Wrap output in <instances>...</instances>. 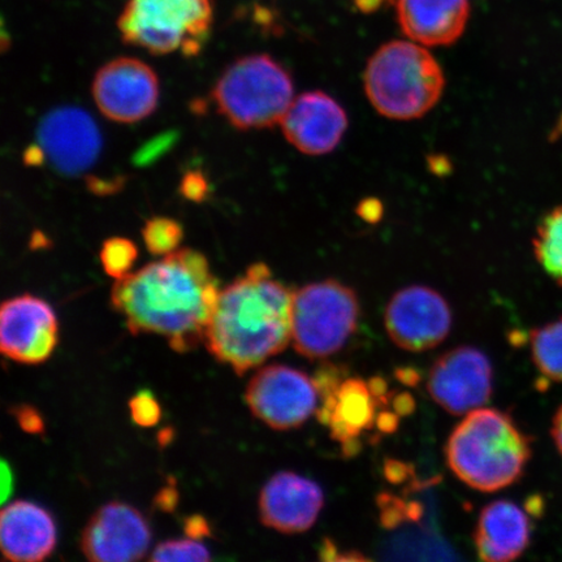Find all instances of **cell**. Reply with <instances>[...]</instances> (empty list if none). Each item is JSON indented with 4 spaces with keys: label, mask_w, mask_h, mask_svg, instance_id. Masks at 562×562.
I'll list each match as a JSON object with an SVG mask.
<instances>
[{
    "label": "cell",
    "mask_w": 562,
    "mask_h": 562,
    "mask_svg": "<svg viewBox=\"0 0 562 562\" xmlns=\"http://www.w3.org/2000/svg\"><path fill=\"white\" fill-rule=\"evenodd\" d=\"M220 294L207 258L178 249L117 279L111 304L133 335L164 336L175 351L187 353L205 342Z\"/></svg>",
    "instance_id": "1"
},
{
    "label": "cell",
    "mask_w": 562,
    "mask_h": 562,
    "mask_svg": "<svg viewBox=\"0 0 562 562\" xmlns=\"http://www.w3.org/2000/svg\"><path fill=\"white\" fill-rule=\"evenodd\" d=\"M292 299L269 266L251 265L221 291L205 336L210 353L237 375L277 356L292 340Z\"/></svg>",
    "instance_id": "2"
},
{
    "label": "cell",
    "mask_w": 562,
    "mask_h": 562,
    "mask_svg": "<svg viewBox=\"0 0 562 562\" xmlns=\"http://www.w3.org/2000/svg\"><path fill=\"white\" fill-rule=\"evenodd\" d=\"M446 456L454 475L469 487L496 492L521 480L532 447L509 414L480 407L457 425Z\"/></svg>",
    "instance_id": "3"
},
{
    "label": "cell",
    "mask_w": 562,
    "mask_h": 562,
    "mask_svg": "<svg viewBox=\"0 0 562 562\" xmlns=\"http://www.w3.org/2000/svg\"><path fill=\"white\" fill-rule=\"evenodd\" d=\"M372 108L393 121H414L430 112L445 91V74L424 45L391 41L379 47L363 75Z\"/></svg>",
    "instance_id": "4"
},
{
    "label": "cell",
    "mask_w": 562,
    "mask_h": 562,
    "mask_svg": "<svg viewBox=\"0 0 562 562\" xmlns=\"http://www.w3.org/2000/svg\"><path fill=\"white\" fill-rule=\"evenodd\" d=\"M211 97L236 130H265L283 121L294 100V86L290 72L272 56L255 54L232 63Z\"/></svg>",
    "instance_id": "5"
},
{
    "label": "cell",
    "mask_w": 562,
    "mask_h": 562,
    "mask_svg": "<svg viewBox=\"0 0 562 562\" xmlns=\"http://www.w3.org/2000/svg\"><path fill=\"white\" fill-rule=\"evenodd\" d=\"M213 25L210 0H130L117 20L125 44L153 55H199Z\"/></svg>",
    "instance_id": "6"
},
{
    "label": "cell",
    "mask_w": 562,
    "mask_h": 562,
    "mask_svg": "<svg viewBox=\"0 0 562 562\" xmlns=\"http://www.w3.org/2000/svg\"><path fill=\"white\" fill-rule=\"evenodd\" d=\"M360 300L350 286L323 280L293 292L292 344L308 360H325L346 346L360 319Z\"/></svg>",
    "instance_id": "7"
},
{
    "label": "cell",
    "mask_w": 562,
    "mask_h": 562,
    "mask_svg": "<svg viewBox=\"0 0 562 562\" xmlns=\"http://www.w3.org/2000/svg\"><path fill=\"white\" fill-rule=\"evenodd\" d=\"M314 381L321 398L316 409L321 424L340 442L344 454H357L364 432L378 427L382 414L379 407L389 403L385 382L382 378H372L369 382L350 378L335 367L322 368Z\"/></svg>",
    "instance_id": "8"
},
{
    "label": "cell",
    "mask_w": 562,
    "mask_h": 562,
    "mask_svg": "<svg viewBox=\"0 0 562 562\" xmlns=\"http://www.w3.org/2000/svg\"><path fill=\"white\" fill-rule=\"evenodd\" d=\"M246 404L273 430L299 428L318 409V386L306 372L270 364L252 376L245 392Z\"/></svg>",
    "instance_id": "9"
},
{
    "label": "cell",
    "mask_w": 562,
    "mask_h": 562,
    "mask_svg": "<svg viewBox=\"0 0 562 562\" xmlns=\"http://www.w3.org/2000/svg\"><path fill=\"white\" fill-rule=\"evenodd\" d=\"M386 334L414 353L440 346L451 333V306L430 286L411 285L393 294L384 314Z\"/></svg>",
    "instance_id": "10"
},
{
    "label": "cell",
    "mask_w": 562,
    "mask_h": 562,
    "mask_svg": "<svg viewBox=\"0 0 562 562\" xmlns=\"http://www.w3.org/2000/svg\"><path fill=\"white\" fill-rule=\"evenodd\" d=\"M494 370L488 357L474 347H457L438 358L428 372L427 391L442 409L463 416L488 403Z\"/></svg>",
    "instance_id": "11"
},
{
    "label": "cell",
    "mask_w": 562,
    "mask_h": 562,
    "mask_svg": "<svg viewBox=\"0 0 562 562\" xmlns=\"http://www.w3.org/2000/svg\"><path fill=\"white\" fill-rule=\"evenodd\" d=\"M91 91L98 110L115 123L144 121L158 108V76L136 58H117L98 69Z\"/></svg>",
    "instance_id": "12"
},
{
    "label": "cell",
    "mask_w": 562,
    "mask_h": 562,
    "mask_svg": "<svg viewBox=\"0 0 562 562\" xmlns=\"http://www.w3.org/2000/svg\"><path fill=\"white\" fill-rule=\"evenodd\" d=\"M58 337V318L46 301L23 294L3 302L0 350L4 357L19 363L40 364L52 357Z\"/></svg>",
    "instance_id": "13"
},
{
    "label": "cell",
    "mask_w": 562,
    "mask_h": 562,
    "mask_svg": "<svg viewBox=\"0 0 562 562\" xmlns=\"http://www.w3.org/2000/svg\"><path fill=\"white\" fill-rule=\"evenodd\" d=\"M151 543L149 522L132 505L111 502L89 519L81 551L95 562H130L145 558Z\"/></svg>",
    "instance_id": "14"
},
{
    "label": "cell",
    "mask_w": 562,
    "mask_h": 562,
    "mask_svg": "<svg viewBox=\"0 0 562 562\" xmlns=\"http://www.w3.org/2000/svg\"><path fill=\"white\" fill-rule=\"evenodd\" d=\"M40 154L55 170L76 175L88 170L100 156L101 133L93 119L77 108L56 109L38 128Z\"/></svg>",
    "instance_id": "15"
},
{
    "label": "cell",
    "mask_w": 562,
    "mask_h": 562,
    "mask_svg": "<svg viewBox=\"0 0 562 562\" xmlns=\"http://www.w3.org/2000/svg\"><path fill=\"white\" fill-rule=\"evenodd\" d=\"M280 125L288 143L299 151L306 156H326L346 135L348 115L325 91H307L294 98Z\"/></svg>",
    "instance_id": "16"
},
{
    "label": "cell",
    "mask_w": 562,
    "mask_h": 562,
    "mask_svg": "<svg viewBox=\"0 0 562 562\" xmlns=\"http://www.w3.org/2000/svg\"><path fill=\"white\" fill-rule=\"evenodd\" d=\"M325 507V494L314 481L280 472L267 482L259 496L261 521L283 533L312 529Z\"/></svg>",
    "instance_id": "17"
},
{
    "label": "cell",
    "mask_w": 562,
    "mask_h": 562,
    "mask_svg": "<svg viewBox=\"0 0 562 562\" xmlns=\"http://www.w3.org/2000/svg\"><path fill=\"white\" fill-rule=\"evenodd\" d=\"M532 512L509 501L492 502L481 512L474 531L477 557L488 562L521 558L530 547Z\"/></svg>",
    "instance_id": "18"
},
{
    "label": "cell",
    "mask_w": 562,
    "mask_h": 562,
    "mask_svg": "<svg viewBox=\"0 0 562 562\" xmlns=\"http://www.w3.org/2000/svg\"><path fill=\"white\" fill-rule=\"evenodd\" d=\"M58 530L53 516L40 505L19 501L0 515V547L5 560L37 562L54 552Z\"/></svg>",
    "instance_id": "19"
},
{
    "label": "cell",
    "mask_w": 562,
    "mask_h": 562,
    "mask_svg": "<svg viewBox=\"0 0 562 562\" xmlns=\"http://www.w3.org/2000/svg\"><path fill=\"white\" fill-rule=\"evenodd\" d=\"M469 15V0H397L403 32L428 47L453 45L465 32Z\"/></svg>",
    "instance_id": "20"
},
{
    "label": "cell",
    "mask_w": 562,
    "mask_h": 562,
    "mask_svg": "<svg viewBox=\"0 0 562 562\" xmlns=\"http://www.w3.org/2000/svg\"><path fill=\"white\" fill-rule=\"evenodd\" d=\"M532 248L547 276L562 286V205L551 210L540 221Z\"/></svg>",
    "instance_id": "21"
},
{
    "label": "cell",
    "mask_w": 562,
    "mask_h": 562,
    "mask_svg": "<svg viewBox=\"0 0 562 562\" xmlns=\"http://www.w3.org/2000/svg\"><path fill=\"white\" fill-rule=\"evenodd\" d=\"M530 353L539 374L562 383V316L530 333Z\"/></svg>",
    "instance_id": "22"
},
{
    "label": "cell",
    "mask_w": 562,
    "mask_h": 562,
    "mask_svg": "<svg viewBox=\"0 0 562 562\" xmlns=\"http://www.w3.org/2000/svg\"><path fill=\"white\" fill-rule=\"evenodd\" d=\"M182 235L180 223L171 217H153L143 229L146 248L153 256L165 257L178 250Z\"/></svg>",
    "instance_id": "23"
},
{
    "label": "cell",
    "mask_w": 562,
    "mask_h": 562,
    "mask_svg": "<svg viewBox=\"0 0 562 562\" xmlns=\"http://www.w3.org/2000/svg\"><path fill=\"white\" fill-rule=\"evenodd\" d=\"M138 256L136 245L128 238H110L102 246L101 262L108 276L122 279L132 270Z\"/></svg>",
    "instance_id": "24"
},
{
    "label": "cell",
    "mask_w": 562,
    "mask_h": 562,
    "mask_svg": "<svg viewBox=\"0 0 562 562\" xmlns=\"http://www.w3.org/2000/svg\"><path fill=\"white\" fill-rule=\"evenodd\" d=\"M154 562H180V561H210V551L199 539L167 540L154 550L151 558Z\"/></svg>",
    "instance_id": "25"
},
{
    "label": "cell",
    "mask_w": 562,
    "mask_h": 562,
    "mask_svg": "<svg viewBox=\"0 0 562 562\" xmlns=\"http://www.w3.org/2000/svg\"><path fill=\"white\" fill-rule=\"evenodd\" d=\"M131 416L139 427H154L159 424L161 409L156 396L149 391H140L130 402Z\"/></svg>",
    "instance_id": "26"
},
{
    "label": "cell",
    "mask_w": 562,
    "mask_h": 562,
    "mask_svg": "<svg viewBox=\"0 0 562 562\" xmlns=\"http://www.w3.org/2000/svg\"><path fill=\"white\" fill-rule=\"evenodd\" d=\"M12 413L24 431L30 434L44 432V419H42L41 414L34 407L27 405L18 406Z\"/></svg>",
    "instance_id": "27"
},
{
    "label": "cell",
    "mask_w": 562,
    "mask_h": 562,
    "mask_svg": "<svg viewBox=\"0 0 562 562\" xmlns=\"http://www.w3.org/2000/svg\"><path fill=\"white\" fill-rule=\"evenodd\" d=\"M181 192L188 200L202 201L207 194V182L200 173H189L182 180Z\"/></svg>",
    "instance_id": "28"
},
{
    "label": "cell",
    "mask_w": 562,
    "mask_h": 562,
    "mask_svg": "<svg viewBox=\"0 0 562 562\" xmlns=\"http://www.w3.org/2000/svg\"><path fill=\"white\" fill-rule=\"evenodd\" d=\"M184 531L187 537L192 539H202L211 536L210 525L206 518L194 515L186 519Z\"/></svg>",
    "instance_id": "29"
},
{
    "label": "cell",
    "mask_w": 562,
    "mask_h": 562,
    "mask_svg": "<svg viewBox=\"0 0 562 562\" xmlns=\"http://www.w3.org/2000/svg\"><path fill=\"white\" fill-rule=\"evenodd\" d=\"M321 559L325 561H339V560H363L367 559L361 553H342L333 540L326 539L321 548Z\"/></svg>",
    "instance_id": "30"
},
{
    "label": "cell",
    "mask_w": 562,
    "mask_h": 562,
    "mask_svg": "<svg viewBox=\"0 0 562 562\" xmlns=\"http://www.w3.org/2000/svg\"><path fill=\"white\" fill-rule=\"evenodd\" d=\"M551 438L554 447H557L558 452L562 457V405L557 413H554L551 426Z\"/></svg>",
    "instance_id": "31"
},
{
    "label": "cell",
    "mask_w": 562,
    "mask_h": 562,
    "mask_svg": "<svg viewBox=\"0 0 562 562\" xmlns=\"http://www.w3.org/2000/svg\"><path fill=\"white\" fill-rule=\"evenodd\" d=\"M178 504V492L175 488H165L157 498V505L161 510L171 512Z\"/></svg>",
    "instance_id": "32"
},
{
    "label": "cell",
    "mask_w": 562,
    "mask_h": 562,
    "mask_svg": "<svg viewBox=\"0 0 562 562\" xmlns=\"http://www.w3.org/2000/svg\"><path fill=\"white\" fill-rule=\"evenodd\" d=\"M13 476L12 470L7 462H2V501L3 503L9 498L12 492Z\"/></svg>",
    "instance_id": "33"
},
{
    "label": "cell",
    "mask_w": 562,
    "mask_h": 562,
    "mask_svg": "<svg viewBox=\"0 0 562 562\" xmlns=\"http://www.w3.org/2000/svg\"><path fill=\"white\" fill-rule=\"evenodd\" d=\"M385 2H392V0H355L357 9L363 13H371L381 10Z\"/></svg>",
    "instance_id": "34"
}]
</instances>
